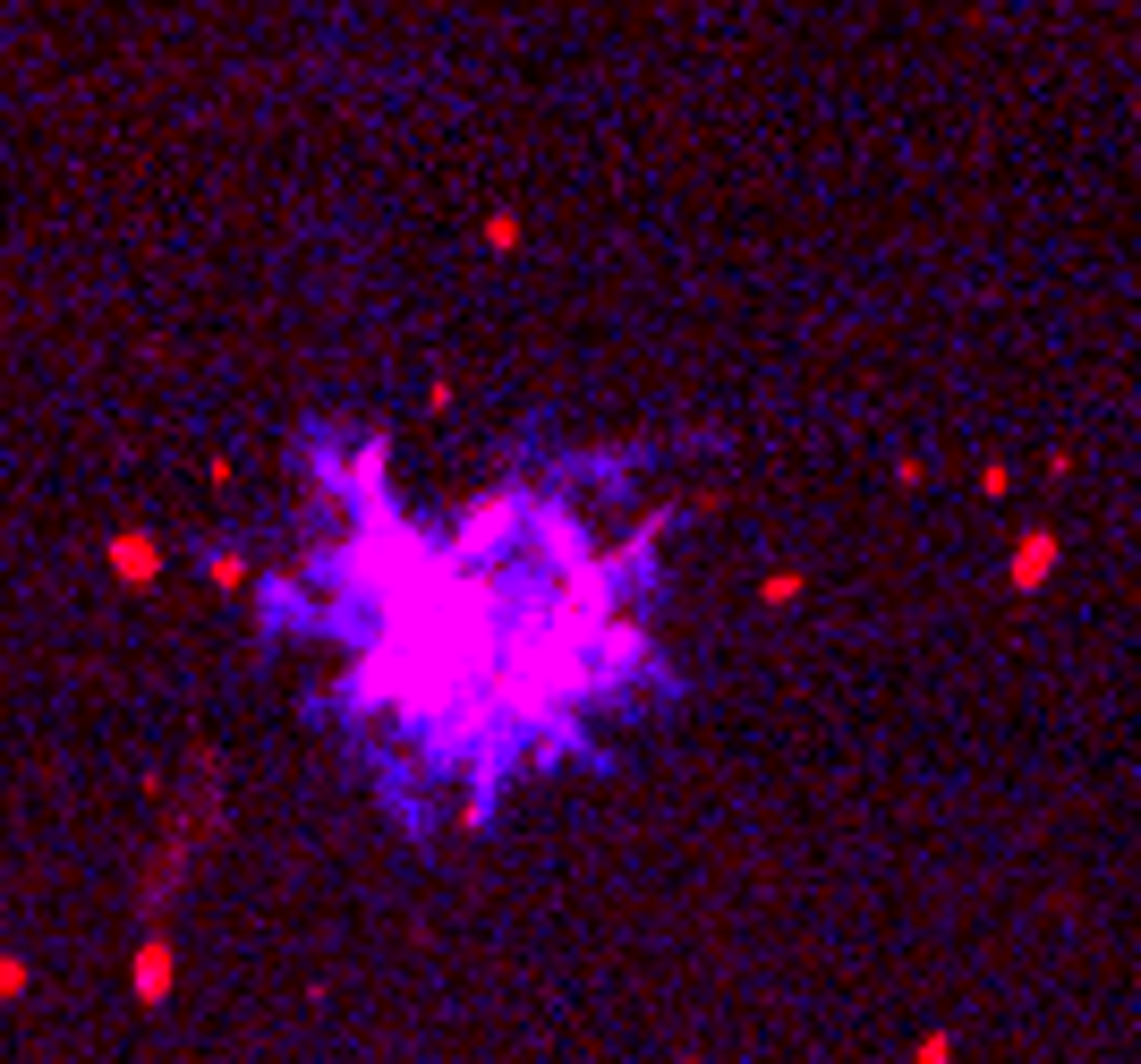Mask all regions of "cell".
Segmentation results:
<instances>
[{
    "label": "cell",
    "instance_id": "cell-1",
    "mask_svg": "<svg viewBox=\"0 0 1141 1064\" xmlns=\"http://www.w3.org/2000/svg\"><path fill=\"white\" fill-rule=\"evenodd\" d=\"M648 537H596L570 494L494 485L444 528L358 494L290 622L342 647V741L375 749L392 801L486 810L648 699Z\"/></svg>",
    "mask_w": 1141,
    "mask_h": 1064
}]
</instances>
